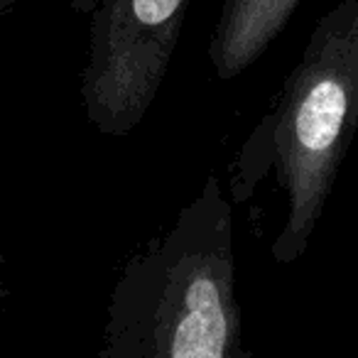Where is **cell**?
Returning a JSON list of instances; mask_svg holds the SVG:
<instances>
[{
    "instance_id": "1",
    "label": "cell",
    "mask_w": 358,
    "mask_h": 358,
    "mask_svg": "<svg viewBox=\"0 0 358 358\" xmlns=\"http://www.w3.org/2000/svg\"><path fill=\"white\" fill-rule=\"evenodd\" d=\"M236 297L234 211L219 179L125 263L99 358H248Z\"/></svg>"
},
{
    "instance_id": "2",
    "label": "cell",
    "mask_w": 358,
    "mask_h": 358,
    "mask_svg": "<svg viewBox=\"0 0 358 358\" xmlns=\"http://www.w3.org/2000/svg\"><path fill=\"white\" fill-rule=\"evenodd\" d=\"M358 130V0H338L314 25L280 101L253 130L231 182L245 201L260 174L275 169L287 216L273 258L292 265L304 255Z\"/></svg>"
},
{
    "instance_id": "3",
    "label": "cell",
    "mask_w": 358,
    "mask_h": 358,
    "mask_svg": "<svg viewBox=\"0 0 358 358\" xmlns=\"http://www.w3.org/2000/svg\"><path fill=\"white\" fill-rule=\"evenodd\" d=\"M189 0H101L91 13L81 103L99 133L125 138L167 76Z\"/></svg>"
},
{
    "instance_id": "4",
    "label": "cell",
    "mask_w": 358,
    "mask_h": 358,
    "mask_svg": "<svg viewBox=\"0 0 358 358\" xmlns=\"http://www.w3.org/2000/svg\"><path fill=\"white\" fill-rule=\"evenodd\" d=\"M302 0H226L209 45L221 81H234L270 50Z\"/></svg>"
},
{
    "instance_id": "5",
    "label": "cell",
    "mask_w": 358,
    "mask_h": 358,
    "mask_svg": "<svg viewBox=\"0 0 358 358\" xmlns=\"http://www.w3.org/2000/svg\"><path fill=\"white\" fill-rule=\"evenodd\" d=\"M17 0H0V27H3V22H6V17L13 13V8H15Z\"/></svg>"
},
{
    "instance_id": "6",
    "label": "cell",
    "mask_w": 358,
    "mask_h": 358,
    "mask_svg": "<svg viewBox=\"0 0 358 358\" xmlns=\"http://www.w3.org/2000/svg\"><path fill=\"white\" fill-rule=\"evenodd\" d=\"M6 280H3V255H0V309H3V302H6Z\"/></svg>"
}]
</instances>
